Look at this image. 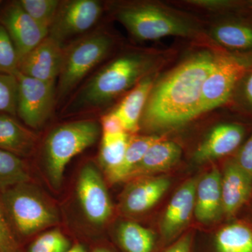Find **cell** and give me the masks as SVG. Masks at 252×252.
<instances>
[{"mask_svg": "<svg viewBox=\"0 0 252 252\" xmlns=\"http://www.w3.org/2000/svg\"><path fill=\"white\" fill-rule=\"evenodd\" d=\"M217 58L209 51L197 53L154 83L140 126L148 131L171 130L200 115L203 84Z\"/></svg>", "mask_w": 252, "mask_h": 252, "instance_id": "6da1fadb", "label": "cell"}, {"mask_svg": "<svg viewBox=\"0 0 252 252\" xmlns=\"http://www.w3.org/2000/svg\"><path fill=\"white\" fill-rule=\"evenodd\" d=\"M152 57L142 53L124 55L111 61L86 81L63 111L77 114L100 108L148 75Z\"/></svg>", "mask_w": 252, "mask_h": 252, "instance_id": "7a4b0ae2", "label": "cell"}, {"mask_svg": "<svg viewBox=\"0 0 252 252\" xmlns=\"http://www.w3.org/2000/svg\"><path fill=\"white\" fill-rule=\"evenodd\" d=\"M101 127L94 120H81L58 126L46 137L43 149L46 173L54 188L62 184L72 158L97 142Z\"/></svg>", "mask_w": 252, "mask_h": 252, "instance_id": "3957f363", "label": "cell"}, {"mask_svg": "<svg viewBox=\"0 0 252 252\" xmlns=\"http://www.w3.org/2000/svg\"><path fill=\"white\" fill-rule=\"evenodd\" d=\"M28 183L15 186L0 195L18 240L32 236L59 220L54 207Z\"/></svg>", "mask_w": 252, "mask_h": 252, "instance_id": "277c9868", "label": "cell"}, {"mask_svg": "<svg viewBox=\"0 0 252 252\" xmlns=\"http://www.w3.org/2000/svg\"><path fill=\"white\" fill-rule=\"evenodd\" d=\"M113 39L107 33L94 32L64 47L62 67L58 78L56 98L72 92L81 81L112 49Z\"/></svg>", "mask_w": 252, "mask_h": 252, "instance_id": "5b68a950", "label": "cell"}, {"mask_svg": "<svg viewBox=\"0 0 252 252\" xmlns=\"http://www.w3.org/2000/svg\"><path fill=\"white\" fill-rule=\"evenodd\" d=\"M118 21L136 39L155 40L167 36H189L191 25L168 11L150 4H133L121 8Z\"/></svg>", "mask_w": 252, "mask_h": 252, "instance_id": "8992f818", "label": "cell"}, {"mask_svg": "<svg viewBox=\"0 0 252 252\" xmlns=\"http://www.w3.org/2000/svg\"><path fill=\"white\" fill-rule=\"evenodd\" d=\"M252 68V56L226 54L217 56L212 72L202 90L200 113L224 104L231 97L239 81Z\"/></svg>", "mask_w": 252, "mask_h": 252, "instance_id": "52a82bcc", "label": "cell"}, {"mask_svg": "<svg viewBox=\"0 0 252 252\" xmlns=\"http://www.w3.org/2000/svg\"><path fill=\"white\" fill-rule=\"evenodd\" d=\"M18 83L16 116L31 128L37 129L48 120L56 98V82H46L15 74Z\"/></svg>", "mask_w": 252, "mask_h": 252, "instance_id": "ba28073f", "label": "cell"}, {"mask_svg": "<svg viewBox=\"0 0 252 252\" xmlns=\"http://www.w3.org/2000/svg\"><path fill=\"white\" fill-rule=\"evenodd\" d=\"M102 4L96 0L61 1L49 30V36L61 44L84 34L94 27L102 13Z\"/></svg>", "mask_w": 252, "mask_h": 252, "instance_id": "9c48e42d", "label": "cell"}, {"mask_svg": "<svg viewBox=\"0 0 252 252\" xmlns=\"http://www.w3.org/2000/svg\"><path fill=\"white\" fill-rule=\"evenodd\" d=\"M77 195L84 215L94 225H103L110 219L112 204L107 187L97 167L88 163L81 169Z\"/></svg>", "mask_w": 252, "mask_h": 252, "instance_id": "30bf717a", "label": "cell"}, {"mask_svg": "<svg viewBox=\"0 0 252 252\" xmlns=\"http://www.w3.org/2000/svg\"><path fill=\"white\" fill-rule=\"evenodd\" d=\"M0 24L7 32L19 60L49 35V31L31 18L18 1H10L0 11Z\"/></svg>", "mask_w": 252, "mask_h": 252, "instance_id": "8fae6325", "label": "cell"}, {"mask_svg": "<svg viewBox=\"0 0 252 252\" xmlns=\"http://www.w3.org/2000/svg\"><path fill=\"white\" fill-rule=\"evenodd\" d=\"M64 47L48 35L19 60L18 72L38 80L56 82L62 67Z\"/></svg>", "mask_w": 252, "mask_h": 252, "instance_id": "7c38bea8", "label": "cell"}, {"mask_svg": "<svg viewBox=\"0 0 252 252\" xmlns=\"http://www.w3.org/2000/svg\"><path fill=\"white\" fill-rule=\"evenodd\" d=\"M198 179H190L174 194L160 222V234L164 243H172L194 213L195 189ZM167 246V247H168Z\"/></svg>", "mask_w": 252, "mask_h": 252, "instance_id": "4fadbf2b", "label": "cell"}, {"mask_svg": "<svg viewBox=\"0 0 252 252\" xmlns=\"http://www.w3.org/2000/svg\"><path fill=\"white\" fill-rule=\"evenodd\" d=\"M245 133L243 126L234 123L215 126L195 150L194 160L203 163L232 153L241 144Z\"/></svg>", "mask_w": 252, "mask_h": 252, "instance_id": "5bb4252c", "label": "cell"}, {"mask_svg": "<svg viewBox=\"0 0 252 252\" xmlns=\"http://www.w3.org/2000/svg\"><path fill=\"white\" fill-rule=\"evenodd\" d=\"M252 193V178L230 159L221 174V194L223 214L230 218L234 216L248 201Z\"/></svg>", "mask_w": 252, "mask_h": 252, "instance_id": "9a60e30c", "label": "cell"}, {"mask_svg": "<svg viewBox=\"0 0 252 252\" xmlns=\"http://www.w3.org/2000/svg\"><path fill=\"white\" fill-rule=\"evenodd\" d=\"M221 214V173L214 167L198 181L193 215L200 223H208L217 220Z\"/></svg>", "mask_w": 252, "mask_h": 252, "instance_id": "2e32d148", "label": "cell"}, {"mask_svg": "<svg viewBox=\"0 0 252 252\" xmlns=\"http://www.w3.org/2000/svg\"><path fill=\"white\" fill-rule=\"evenodd\" d=\"M170 186L165 177L143 178L131 185L122 198L123 211L130 215L143 213L160 200Z\"/></svg>", "mask_w": 252, "mask_h": 252, "instance_id": "e0dca14e", "label": "cell"}, {"mask_svg": "<svg viewBox=\"0 0 252 252\" xmlns=\"http://www.w3.org/2000/svg\"><path fill=\"white\" fill-rule=\"evenodd\" d=\"M182 152V148L176 142L163 139L158 141L148 149L127 180L147 177L168 170L180 160Z\"/></svg>", "mask_w": 252, "mask_h": 252, "instance_id": "ac0fdd59", "label": "cell"}, {"mask_svg": "<svg viewBox=\"0 0 252 252\" xmlns=\"http://www.w3.org/2000/svg\"><path fill=\"white\" fill-rule=\"evenodd\" d=\"M36 143L37 135L32 130L15 117L0 114V149L25 158L33 153Z\"/></svg>", "mask_w": 252, "mask_h": 252, "instance_id": "d6986e66", "label": "cell"}, {"mask_svg": "<svg viewBox=\"0 0 252 252\" xmlns=\"http://www.w3.org/2000/svg\"><path fill=\"white\" fill-rule=\"evenodd\" d=\"M154 83L153 76H146L114 109L127 133H136L140 130L141 117Z\"/></svg>", "mask_w": 252, "mask_h": 252, "instance_id": "ffe728a7", "label": "cell"}, {"mask_svg": "<svg viewBox=\"0 0 252 252\" xmlns=\"http://www.w3.org/2000/svg\"><path fill=\"white\" fill-rule=\"evenodd\" d=\"M116 241L122 252H156L157 250L155 233L135 222L121 223Z\"/></svg>", "mask_w": 252, "mask_h": 252, "instance_id": "44dd1931", "label": "cell"}, {"mask_svg": "<svg viewBox=\"0 0 252 252\" xmlns=\"http://www.w3.org/2000/svg\"><path fill=\"white\" fill-rule=\"evenodd\" d=\"M210 252H252V229L241 223H231L215 234Z\"/></svg>", "mask_w": 252, "mask_h": 252, "instance_id": "7402d4cb", "label": "cell"}, {"mask_svg": "<svg viewBox=\"0 0 252 252\" xmlns=\"http://www.w3.org/2000/svg\"><path fill=\"white\" fill-rule=\"evenodd\" d=\"M162 137L157 135L132 136L126 149L122 163L107 175L111 183H118L127 180L129 175L136 165L143 158L148 149Z\"/></svg>", "mask_w": 252, "mask_h": 252, "instance_id": "603a6c76", "label": "cell"}, {"mask_svg": "<svg viewBox=\"0 0 252 252\" xmlns=\"http://www.w3.org/2000/svg\"><path fill=\"white\" fill-rule=\"evenodd\" d=\"M212 38L220 45L230 50H252V26L242 22H227L218 25L211 31Z\"/></svg>", "mask_w": 252, "mask_h": 252, "instance_id": "cb8c5ba5", "label": "cell"}, {"mask_svg": "<svg viewBox=\"0 0 252 252\" xmlns=\"http://www.w3.org/2000/svg\"><path fill=\"white\" fill-rule=\"evenodd\" d=\"M30 180L29 169L23 158L0 149V192Z\"/></svg>", "mask_w": 252, "mask_h": 252, "instance_id": "d4e9b609", "label": "cell"}, {"mask_svg": "<svg viewBox=\"0 0 252 252\" xmlns=\"http://www.w3.org/2000/svg\"><path fill=\"white\" fill-rule=\"evenodd\" d=\"M131 137L132 135L127 132L119 135H102L99 162L107 176L122 163Z\"/></svg>", "mask_w": 252, "mask_h": 252, "instance_id": "484cf974", "label": "cell"}, {"mask_svg": "<svg viewBox=\"0 0 252 252\" xmlns=\"http://www.w3.org/2000/svg\"><path fill=\"white\" fill-rule=\"evenodd\" d=\"M18 4L38 24L49 31L59 9V0H18Z\"/></svg>", "mask_w": 252, "mask_h": 252, "instance_id": "4316f807", "label": "cell"}, {"mask_svg": "<svg viewBox=\"0 0 252 252\" xmlns=\"http://www.w3.org/2000/svg\"><path fill=\"white\" fill-rule=\"evenodd\" d=\"M73 244L60 230L45 232L33 240L25 252H64Z\"/></svg>", "mask_w": 252, "mask_h": 252, "instance_id": "83f0119b", "label": "cell"}, {"mask_svg": "<svg viewBox=\"0 0 252 252\" xmlns=\"http://www.w3.org/2000/svg\"><path fill=\"white\" fill-rule=\"evenodd\" d=\"M18 83L15 74L0 73V114L16 117Z\"/></svg>", "mask_w": 252, "mask_h": 252, "instance_id": "f1b7e54d", "label": "cell"}, {"mask_svg": "<svg viewBox=\"0 0 252 252\" xmlns=\"http://www.w3.org/2000/svg\"><path fill=\"white\" fill-rule=\"evenodd\" d=\"M19 59L16 48L4 28L0 24V73L15 74Z\"/></svg>", "mask_w": 252, "mask_h": 252, "instance_id": "f546056e", "label": "cell"}, {"mask_svg": "<svg viewBox=\"0 0 252 252\" xmlns=\"http://www.w3.org/2000/svg\"><path fill=\"white\" fill-rule=\"evenodd\" d=\"M0 252H23L0 198Z\"/></svg>", "mask_w": 252, "mask_h": 252, "instance_id": "4dcf8cb0", "label": "cell"}, {"mask_svg": "<svg viewBox=\"0 0 252 252\" xmlns=\"http://www.w3.org/2000/svg\"><path fill=\"white\" fill-rule=\"evenodd\" d=\"M100 124L102 135H119L127 132L122 120L114 111L102 117Z\"/></svg>", "mask_w": 252, "mask_h": 252, "instance_id": "1f68e13d", "label": "cell"}, {"mask_svg": "<svg viewBox=\"0 0 252 252\" xmlns=\"http://www.w3.org/2000/svg\"><path fill=\"white\" fill-rule=\"evenodd\" d=\"M235 161L252 178V134L238 151Z\"/></svg>", "mask_w": 252, "mask_h": 252, "instance_id": "d6a6232c", "label": "cell"}, {"mask_svg": "<svg viewBox=\"0 0 252 252\" xmlns=\"http://www.w3.org/2000/svg\"><path fill=\"white\" fill-rule=\"evenodd\" d=\"M241 84L240 97L244 105L252 111V68L239 81Z\"/></svg>", "mask_w": 252, "mask_h": 252, "instance_id": "836d02e7", "label": "cell"}, {"mask_svg": "<svg viewBox=\"0 0 252 252\" xmlns=\"http://www.w3.org/2000/svg\"><path fill=\"white\" fill-rule=\"evenodd\" d=\"M162 252H193V237L191 233L182 235Z\"/></svg>", "mask_w": 252, "mask_h": 252, "instance_id": "e575fe53", "label": "cell"}, {"mask_svg": "<svg viewBox=\"0 0 252 252\" xmlns=\"http://www.w3.org/2000/svg\"><path fill=\"white\" fill-rule=\"evenodd\" d=\"M191 2H194L193 4L197 5H201L204 6H210V7L215 8V9H222V8H228L231 6L233 4V1H223V0H217V1H204V0H200V1H193Z\"/></svg>", "mask_w": 252, "mask_h": 252, "instance_id": "d590c367", "label": "cell"}, {"mask_svg": "<svg viewBox=\"0 0 252 252\" xmlns=\"http://www.w3.org/2000/svg\"><path fill=\"white\" fill-rule=\"evenodd\" d=\"M64 252H90L85 244L83 243H75L73 244L71 248Z\"/></svg>", "mask_w": 252, "mask_h": 252, "instance_id": "8d00e7d4", "label": "cell"}, {"mask_svg": "<svg viewBox=\"0 0 252 252\" xmlns=\"http://www.w3.org/2000/svg\"><path fill=\"white\" fill-rule=\"evenodd\" d=\"M90 252H116V251L114 249L107 245H100L94 247L90 250Z\"/></svg>", "mask_w": 252, "mask_h": 252, "instance_id": "74e56055", "label": "cell"}, {"mask_svg": "<svg viewBox=\"0 0 252 252\" xmlns=\"http://www.w3.org/2000/svg\"><path fill=\"white\" fill-rule=\"evenodd\" d=\"M1 2H2V1H0V5H1Z\"/></svg>", "mask_w": 252, "mask_h": 252, "instance_id": "f35d334b", "label": "cell"}]
</instances>
